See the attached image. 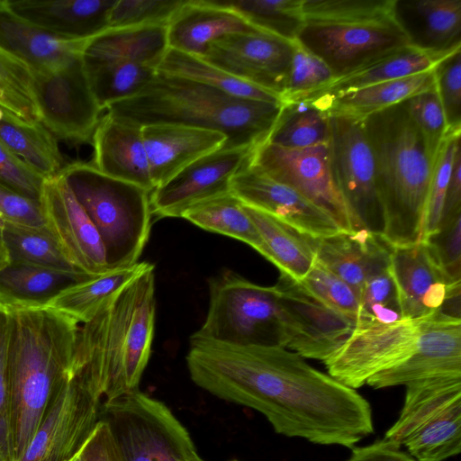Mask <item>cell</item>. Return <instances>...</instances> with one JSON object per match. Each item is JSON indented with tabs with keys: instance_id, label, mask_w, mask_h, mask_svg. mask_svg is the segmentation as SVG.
Returning a JSON list of instances; mask_svg holds the SVG:
<instances>
[{
	"instance_id": "836d02e7",
	"label": "cell",
	"mask_w": 461,
	"mask_h": 461,
	"mask_svg": "<svg viewBox=\"0 0 461 461\" xmlns=\"http://www.w3.org/2000/svg\"><path fill=\"white\" fill-rule=\"evenodd\" d=\"M444 58L409 45L349 74L334 78L325 87L303 100L309 101L323 95L358 89L422 73L432 69Z\"/></svg>"
},
{
	"instance_id": "be15d7a7",
	"label": "cell",
	"mask_w": 461,
	"mask_h": 461,
	"mask_svg": "<svg viewBox=\"0 0 461 461\" xmlns=\"http://www.w3.org/2000/svg\"><path fill=\"white\" fill-rule=\"evenodd\" d=\"M231 461H237V460H231Z\"/></svg>"
},
{
	"instance_id": "f546056e",
	"label": "cell",
	"mask_w": 461,
	"mask_h": 461,
	"mask_svg": "<svg viewBox=\"0 0 461 461\" xmlns=\"http://www.w3.org/2000/svg\"><path fill=\"white\" fill-rule=\"evenodd\" d=\"M433 85L432 68L422 73L358 89L323 95L309 101L327 114L363 119L400 104Z\"/></svg>"
},
{
	"instance_id": "5bb4252c",
	"label": "cell",
	"mask_w": 461,
	"mask_h": 461,
	"mask_svg": "<svg viewBox=\"0 0 461 461\" xmlns=\"http://www.w3.org/2000/svg\"><path fill=\"white\" fill-rule=\"evenodd\" d=\"M249 167L298 191L326 212L341 230H356L331 177L328 143L288 149L265 142L255 149Z\"/></svg>"
},
{
	"instance_id": "d4e9b609",
	"label": "cell",
	"mask_w": 461,
	"mask_h": 461,
	"mask_svg": "<svg viewBox=\"0 0 461 461\" xmlns=\"http://www.w3.org/2000/svg\"><path fill=\"white\" fill-rule=\"evenodd\" d=\"M91 143V164L98 171L149 192L154 190L141 127L106 113L101 117Z\"/></svg>"
},
{
	"instance_id": "2e32d148",
	"label": "cell",
	"mask_w": 461,
	"mask_h": 461,
	"mask_svg": "<svg viewBox=\"0 0 461 461\" xmlns=\"http://www.w3.org/2000/svg\"><path fill=\"white\" fill-rule=\"evenodd\" d=\"M283 314V347L303 358L327 360L356 322L331 310L285 274L275 285Z\"/></svg>"
},
{
	"instance_id": "ac0fdd59",
	"label": "cell",
	"mask_w": 461,
	"mask_h": 461,
	"mask_svg": "<svg viewBox=\"0 0 461 461\" xmlns=\"http://www.w3.org/2000/svg\"><path fill=\"white\" fill-rule=\"evenodd\" d=\"M294 42L264 32L232 33L212 41L200 58L282 100L288 83Z\"/></svg>"
},
{
	"instance_id": "7402d4cb",
	"label": "cell",
	"mask_w": 461,
	"mask_h": 461,
	"mask_svg": "<svg viewBox=\"0 0 461 461\" xmlns=\"http://www.w3.org/2000/svg\"><path fill=\"white\" fill-rule=\"evenodd\" d=\"M389 271L403 319H420L440 310L447 295L461 288L445 276L428 245L392 246Z\"/></svg>"
},
{
	"instance_id": "6da1fadb",
	"label": "cell",
	"mask_w": 461,
	"mask_h": 461,
	"mask_svg": "<svg viewBox=\"0 0 461 461\" xmlns=\"http://www.w3.org/2000/svg\"><path fill=\"white\" fill-rule=\"evenodd\" d=\"M185 360L194 384L260 412L277 434L352 448L374 432L366 398L285 348L234 346L192 335Z\"/></svg>"
},
{
	"instance_id": "7c38bea8",
	"label": "cell",
	"mask_w": 461,
	"mask_h": 461,
	"mask_svg": "<svg viewBox=\"0 0 461 461\" xmlns=\"http://www.w3.org/2000/svg\"><path fill=\"white\" fill-rule=\"evenodd\" d=\"M429 316L387 324L358 321L346 341L323 362L328 374L352 389L363 386L373 375L412 355Z\"/></svg>"
},
{
	"instance_id": "4316f807",
	"label": "cell",
	"mask_w": 461,
	"mask_h": 461,
	"mask_svg": "<svg viewBox=\"0 0 461 461\" xmlns=\"http://www.w3.org/2000/svg\"><path fill=\"white\" fill-rule=\"evenodd\" d=\"M392 246L361 229L317 238V259L358 293L374 275L389 268Z\"/></svg>"
},
{
	"instance_id": "f1b7e54d",
	"label": "cell",
	"mask_w": 461,
	"mask_h": 461,
	"mask_svg": "<svg viewBox=\"0 0 461 461\" xmlns=\"http://www.w3.org/2000/svg\"><path fill=\"white\" fill-rule=\"evenodd\" d=\"M87 40L67 41L39 29L0 0V48L32 72L57 69L79 57Z\"/></svg>"
},
{
	"instance_id": "816d5d0a",
	"label": "cell",
	"mask_w": 461,
	"mask_h": 461,
	"mask_svg": "<svg viewBox=\"0 0 461 461\" xmlns=\"http://www.w3.org/2000/svg\"><path fill=\"white\" fill-rule=\"evenodd\" d=\"M449 282L461 283V212L441 222L438 230L422 240Z\"/></svg>"
},
{
	"instance_id": "83f0119b",
	"label": "cell",
	"mask_w": 461,
	"mask_h": 461,
	"mask_svg": "<svg viewBox=\"0 0 461 461\" xmlns=\"http://www.w3.org/2000/svg\"><path fill=\"white\" fill-rule=\"evenodd\" d=\"M257 32L261 31L213 0H185L167 25L168 48L196 57L223 36Z\"/></svg>"
},
{
	"instance_id": "bcb514c9",
	"label": "cell",
	"mask_w": 461,
	"mask_h": 461,
	"mask_svg": "<svg viewBox=\"0 0 461 461\" xmlns=\"http://www.w3.org/2000/svg\"><path fill=\"white\" fill-rule=\"evenodd\" d=\"M406 110L420 131L429 153L435 160L449 133L444 111L434 85L403 101Z\"/></svg>"
},
{
	"instance_id": "94428289",
	"label": "cell",
	"mask_w": 461,
	"mask_h": 461,
	"mask_svg": "<svg viewBox=\"0 0 461 461\" xmlns=\"http://www.w3.org/2000/svg\"><path fill=\"white\" fill-rule=\"evenodd\" d=\"M68 461H84L81 455V450Z\"/></svg>"
},
{
	"instance_id": "277c9868",
	"label": "cell",
	"mask_w": 461,
	"mask_h": 461,
	"mask_svg": "<svg viewBox=\"0 0 461 461\" xmlns=\"http://www.w3.org/2000/svg\"><path fill=\"white\" fill-rule=\"evenodd\" d=\"M283 103L243 99L209 86L157 71L137 95L108 106L107 114L143 127L176 123L221 131L223 149L258 148L267 138Z\"/></svg>"
},
{
	"instance_id": "ab89813d",
	"label": "cell",
	"mask_w": 461,
	"mask_h": 461,
	"mask_svg": "<svg viewBox=\"0 0 461 461\" xmlns=\"http://www.w3.org/2000/svg\"><path fill=\"white\" fill-rule=\"evenodd\" d=\"M329 116L310 101L283 103L267 142L288 149L327 144Z\"/></svg>"
},
{
	"instance_id": "6f0895ef",
	"label": "cell",
	"mask_w": 461,
	"mask_h": 461,
	"mask_svg": "<svg viewBox=\"0 0 461 461\" xmlns=\"http://www.w3.org/2000/svg\"><path fill=\"white\" fill-rule=\"evenodd\" d=\"M347 461H417L401 447L381 439L364 447H353Z\"/></svg>"
},
{
	"instance_id": "9f6ffc18",
	"label": "cell",
	"mask_w": 461,
	"mask_h": 461,
	"mask_svg": "<svg viewBox=\"0 0 461 461\" xmlns=\"http://www.w3.org/2000/svg\"><path fill=\"white\" fill-rule=\"evenodd\" d=\"M84 461H124L106 422L100 419L81 448Z\"/></svg>"
},
{
	"instance_id": "1f68e13d",
	"label": "cell",
	"mask_w": 461,
	"mask_h": 461,
	"mask_svg": "<svg viewBox=\"0 0 461 461\" xmlns=\"http://www.w3.org/2000/svg\"><path fill=\"white\" fill-rule=\"evenodd\" d=\"M168 49L166 25L108 28L88 39L82 56L124 60L158 68Z\"/></svg>"
},
{
	"instance_id": "9c48e42d",
	"label": "cell",
	"mask_w": 461,
	"mask_h": 461,
	"mask_svg": "<svg viewBox=\"0 0 461 461\" xmlns=\"http://www.w3.org/2000/svg\"><path fill=\"white\" fill-rule=\"evenodd\" d=\"M403 406L384 439L417 461H444L461 451V376L411 383Z\"/></svg>"
},
{
	"instance_id": "f6af8a7d",
	"label": "cell",
	"mask_w": 461,
	"mask_h": 461,
	"mask_svg": "<svg viewBox=\"0 0 461 461\" xmlns=\"http://www.w3.org/2000/svg\"><path fill=\"white\" fill-rule=\"evenodd\" d=\"M333 79L332 71L323 60L294 41L288 83L282 95V103L303 100Z\"/></svg>"
},
{
	"instance_id": "f5cc1de1",
	"label": "cell",
	"mask_w": 461,
	"mask_h": 461,
	"mask_svg": "<svg viewBox=\"0 0 461 461\" xmlns=\"http://www.w3.org/2000/svg\"><path fill=\"white\" fill-rule=\"evenodd\" d=\"M44 179L0 143V187L39 200Z\"/></svg>"
},
{
	"instance_id": "cb8c5ba5",
	"label": "cell",
	"mask_w": 461,
	"mask_h": 461,
	"mask_svg": "<svg viewBox=\"0 0 461 461\" xmlns=\"http://www.w3.org/2000/svg\"><path fill=\"white\" fill-rule=\"evenodd\" d=\"M12 10L39 29L67 41L91 39L110 27L116 0H15Z\"/></svg>"
},
{
	"instance_id": "7dc6e473",
	"label": "cell",
	"mask_w": 461,
	"mask_h": 461,
	"mask_svg": "<svg viewBox=\"0 0 461 461\" xmlns=\"http://www.w3.org/2000/svg\"><path fill=\"white\" fill-rule=\"evenodd\" d=\"M460 133L461 131L449 132L437 154L430 179L421 240L434 233L440 224L454 159L460 149Z\"/></svg>"
},
{
	"instance_id": "484cf974",
	"label": "cell",
	"mask_w": 461,
	"mask_h": 461,
	"mask_svg": "<svg viewBox=\"0 0 461 461\" xmlns=\"http://www.w3.org/2000/svg\"><path fill=\"white\" fill-rule=\"evenodd\" d=\"M393 14L410 46L439 57L461 49L460 0H394Z\"/></svg>"
},
{
	"instance_id": "603a6c76",
	"label": "cell",
	"mask_w": 461,
	"mask_h": 461,
	"mask_svg": "<svg viewBox=\"0 0 461 461\" xmlns=\"http://www.w3.org/2000/svg\"><path fill=\"white\" fill-rule=\"evenodd\" d=\"M142 128V138L154 189L194 160L224 148L221 131L176 123Z\"/></svg>"
},
{
	"instance_id": "91938a15",
	"label": "cell",
	"mask_w": 461,
	"mask_h": 461,
	"mask_svg": "<svg viewBox=\"0 0 461 461\" xmlns=\"http://www.w3.org/2000/svg\"><path fill=\"white\" fill-rule=\"evenodd\" d=\"M10 263L8 251L4 239V221L0 217V271Z\"/></svg>"
},
{
	"instance_id": "44dd1931",
	"label": "cell",
	"mask_w": 461,
	"mask_h": 461,
	"mask_svg": "<svg viewBox=\"0 0 461 461\" xmlns=\"http://www.w3.org/2000/svg\"><path fill=\"white\" fill-rule=\"evenodd\" d=\"M230 191L244 204L273 215L313 238L328 237L341 230L326 212L298 191L249 166L232 178Z\"/></svg>"
},
{
	"instance_id": "f35d334b",
	"label": "cell",
	"mask_w": 461,
	"mask_h": 461,
	"mask_svg": "<svg viewBox=\"0 0 461 461\" xmlns=\"http://www.w3.org/2000/svg\"><path fill=\"white\" fill-rule=\"evenodd\" d=\"M157 71L190 79L235 97L282 103L281 98L271 92L239 79L200 57L173 49H167Z\"/></svg>"
},
{
	"instance_id": "e575fe53",
	"label": "cell",
	"mask_w": 461,
	"mask_h": 461,
	"mask_svg": "<svg viewBox=\"0 0 461 461\" xmlns=\"http://www.w3.org/2000/svg\"><path fill=\"white\" fill-rule=\"evenodd\" d=\"M153 267L152 264L143 261L128 267L109 269L67 286L45 305L71 317L79 324L85 323L105 298Z\"/></svg>"
},
{
	"instance_id": "9a60e30c",
	"label": "cell",
	"mask_w": 461,
	"mask_h": 461,
	"mask_svg": "<svg viewBox=\"0 0 461 461\" xmlns=\"http://www.w3.org/2000/svg\"><path fill=\"white\" fill-rule=\"evenodd\" d=\"M101 404L80 381L68 378L54 393L18 461L70 460L100 420Z\"/></svg>"
},
{
	"instance_id": "7a4b0ae2",
	"label": "cell",
	"mask_w": 461,
	"mask_h": 461,
	"mask_svg": "<svg viewBox=\"0 0 461 461\" xmlns=\"http://www.w3.org/2000/svg\"><path fill=\"white\" fill-rule=\"evenodd\" d=\"M14 461H18L71 368L80 324L45 304L4 299Z\"/></svg>"
},
{
	"instance_id": "8fae6325",
	"label": "cell",
	"mask_w": 461,
	"mask_h": 461,
	"mask_svg": "<svg viewBox=\"0 0 461 461\" xmlns=\"http://www.w3.org/2000/svg\"><path fill=\"white\" fill-rule=\"evenodd\" d=\"M330 169L355 230L383 231V211L372 149L362 119L328 114Z\"/></svg>"
},
{
	"instance_id": "ba28073f",
	"label": "cell",
	"mask_w": 461,
	"mask_h": 461,
	"mask_svg": "<svg viewBox=\"0 0 461 461\" xmlns=\"http://www.w3.org/2000/svg\"><path fill=\"white\" fill-rule=\"evenodd\" d=\"M208 285L207 315L193 336L234 346L283 347V314L275 285H257L230 269L212 276Z\"/></svg>"
},
{
	"instance_id": "52a82bcc",
	"label": "cell",
	"mask_w": 461,
	"mask_h": 461,
	"mask_svg": "<svg viewBox=\"0 0 461 461\" xmlns=\"http://www.w3.org/2000/svg\"><path fill=\"white\" fill-rule=\"evenodd\" d=\"M59 174L95 226L109 269L131 267L147 244L151 227L149 191L75 161Z\"/></svg>"
},
{
	"instance_id": "74e56055",
	"label": "cell",
	"mask_w": 461,
	"mask_h": 461,
	"mask_svg": "<svg viewBox=\"0 0 461 461\" xmlns=\"http://www.w3.org/2000/svg\"><path fill=\"white\" fill-rule=\"evenodd\" d=\"M182 218L205 230L242 241L262 256L265 253L258 229L243 203L231 192L196 203Z\"/></svg>"
},
{
	"instance_id": "c3c4849f",
	"label": "cell",
	"mask_w": 461,
	"mask_h": 461,
	"mask_svg": "<svg viewBox=\"0 0 461 461\" xmlns=\"http://www.w3.org/2000/svg\"><path fill=\"white\" fill-rule=\"evenodd\" d=\"M358 321L393 323L402 318L394 282L389 268L372 276L358 293ZM357 324V323H356Z\"/></svg>"
},
{
	"instance_id": "f907efd6",
	"label": "cell",
	"mask_w": 461,
	"mask_h": 461,
	"mask_svg": "<svg viewBox=\"0 0 461 461\" xmlns=\"http://www.w3.org/2000/svg\"><path fill=\"white\" fill-rule=\"evenodd\" d=\"M433 74L447 131H461V49L442 59Z\"/></svg>"
},
{
	"instance_id": "4fadbf2b",
	"label": "cell",
	"mask_w": 461,
	"mask_h": 461,
	"mask_svg": "<svg viewBox=\"0 0 461 461\" xmlns=\"http://www.w3.org/2000/svg\"><path fill=\"white\" fill-rule=\"evenodd\" d=\"M32 74L40 122L56 139L91 142L103 110L88 86L81 55L57 69Z\"/></svg>"
},
{
	"instance_id": "680465c9",
	"label": "cell",
	"mask_w": 461,
	"mask_h": 461,
	"mask_svg": "<svg viewBox=\"0 0 461 461\" xmlns=\"http://www.w3.org/2000/svg\"><path fill=\"white\" fill-rule=\"evenodd\" d=\"M461 212V149L456 154L446 194L441 222Z\"/></svg>"
},
{
	"instance_id": "d6986e66",
	"label": "cell",
	"mask_w": 461,
	"mask_h": 461,
	"mask_svg": "<svg viewBox=\"0 0 461 461\" xmlns=\"http://www.w3.org/2000/svg\"><path fill=\"white\" fill-rule=\"evenodd\" d=\"M256 149H221L190 163L150 193L151 214L182 218L196 203L231 192L232 178L249 165Z\"/></svg>"
},
{
	"instance_id": "d590c367",
	"label": "cell",
	"mask_w": 461,
	"mask_h": 461,
	"mask_svg": "<svg viewBox=\"0 0 461 461\" xmlns=\"http://www.w3.org/2000/svg\"><path fill=\"white\" fill-rule=\"evenodd\" d=\"M90 90L102 110L134 96L155 77V68L124 60L82 56Z\"/></svg>"
},
{
	"instance_id": "ee69618b",
	"label": "cell",
	"mask_w": 461,
	"mask_h": 461,
	"mask_svg": "<svg viewBox=\"0 0 461 461\" xmlns=\"http://www.w3.org/2000/svg\"><path fill=\"white\" fill-rule=\"evenodd\" d=\"M300 284L331 310L356 323L358 321L360 304L356 291L317 258Z\"/></svg>"
},
{
	"instance_id": "d6a6232c",
	"label": "cell",
	"mask_w": 461,
	"mask_h": 461,
	"mask_svg": "<svg viewBox=\"0 0 461 461\" xmlns=\"http://www.w3.org/2000/svg\"><path fill=\"white\" fill-rule=\"evenodd\" d=\"M0 143L45 178L66 166L56 137L41 122H28L2 106Z\"/></svg>"
},
{
	"instance_id": "4dcf8cb0",
	"label": "cell",
	"mask_w": 461,
	"mask_h": 461,
	"mask_svg": "<svg viewBox=\"0 0 461 461\" xmlns=\"http://www.w3.org/2000/svg\"><path fill=\"white\" fill-rule=\"evenodd\" d=\"M244 208L264 242L263 257L273 263L280 273L300 282L317 258V238L302 233L260 210L246 204Z\"/></svg>"
},
{
	"instance_id": "681fc988",
	"label": "cell",
	"mask_w": 461,
	"mask_h": 461,
	"mask_svg": "<svg viewBox=\"0 0 461 461\" xmlns=\"http://www.w3.org/2000/svg\"><path fill=\"white\" fill-rule=\"evenodd\" d=\"M185 0H116L110 27L167 25Z\"/></svg>"
},
{
	"instance_id": "7bdbcfd3",
	"label": "cell",
	"mask_w": 461,
	"mask_h": 461,
	"mask_svg": "<svg viewBox=\"0 0 461 461\" xmlns=\"http://www.w3.org/2000/svg\"><path fill=\"white\" fill-rule=\"evenodd\" d=\"M0 106L28 122H40L31 68L1 48Z\"/></svg>"
},
{
	"instance_id": "5b68a950",
	"label": "cell",
	"mask_w": 461,
	"mask_h": 461,
	"mask_svg": "<svg viewBox=\"0 0 461 461\" xmlns=\"http://www.w3.org/2000/svg\"><path fill=\"white\" fill-rule=\"evenodd\" d=\"M383 211L381 236L391 246L422 240L435 160L403 102L362 119Z\"/></svg>"
},
{
	"instance_id": "3957f363",
	"label": "cell",
	"mask_w": 461,
	"mask_h": 461,
	"mask_svg": "<svg viewBox=\"0 0 461 461\" xmlns=\"http://www.w3.org/2000/svg\"><path fill=\"white\" fill-rule=\"evenodd\" d=\"M154 267L105 298L80 324L72 377L98 400L139 390L155 330Z\"/></svg>"
},
{
	"instance_id": "e0dca14e",
	"label": "cell",
	"mask_w": 461,
	"mask_h": 461,
	"mask_svg": "<svg viewBox=\"0 0 461 461\" xmlns=\"http://www.w3.org/2000/svg\"><path fill=\"white\" fill-rule=\"evenodd\" d=\"M39 201L45 225L70 267L87 277L108 271L102 239L59 173L44 179Z\"/></svg>"
},
{
	"instance_id": "8992f818",
	"label": "cell",
	"mask_w": 461,
	"mask_h": 461,
	"mask_svg": "<svg viewBox=\"0 0 461 461\" xmlns=\"http://www.w3.org/2000/svg\"><path fill=\"white\" fill-rule=\"evenodd\" d=\"M394 0H332L304 20L296 41L319 57L334 78L409 46L395 20Z\"/></svg>"
},
{
	"instance_id": "8d00e7d4",
	"label": "cell",
	"mask_w": 461,
	"mask_h": 461,
	"mask_svg": "<svg viewBox=\"0 0 461 461\" xmlns=\"http://www.w3.org/2000/svg\"><path fill=\"white\" fill-rule=\"evenodd\" d=\"M87 278L75 271L10 262L0 271V296L19 303L45 304L62 289Z\"/></svg>"
},
{
	"instance_id": "11a10c76",
	"label": "cell",
	"mask_w": 461,
	"mask_h": 461,
	"mask_svg": "<svg viewBox=\"0 0 461 461\" xmlns=\"http://www.w3.org/2000/svg\"><path fill=\"white\" fill-rule=\"evenodd\" d=\"M0 217L17 225L41 228L45 221L39 200L0 187Z\"/></svg>"
},
{
	"instance_id": "ffe728a7",
	"label": "cell",
	"mask_w": 461,
	"mask_h": 461,
	"mask_svg": "<svg viewBox=\"0 0 461 461\" xmlns=\"http://www.w3.org/2000/svg\"><path fill=\"white\" fill-rule=\"evenodd\" d=\"M446 376H461V319L438 311L428 317L412 355L366 384L382 389Z\"/></svg>"
},
{
	"instance_id": "b9f144b4",
	"label": "cell",
	"mask_w": 461,
	"mask_h": 461,
	"mask_svg": "<svg viewBox=\"0 0 461 461\" xmlns=\"http://www.w3.org/2000/svg\"><path fill=\"white\" fill-rule=\"evenodd\" d=\"M4 239L10 262L75 271L46 226L34 228L4 221Z\"/></svg>"
},
{
	"instance_id": "db71d44e",
	"label": "cell",
	"mask_w": 461,
	"mask_h": 461,
	"mask_svg": "<svg viewBox=\"0 0 461 461\" xmlns=\"http://www.w3.org/2000/svg\"><path fill=\"white\" fill-rule=\"evenodd\" d=\"M8 316L0 301V461H14L11 403L6 375Z\"/></svg>"
},
{
	"instance_id": "6125c7cd",
	"label": "cell",
	"mask_w": 461,
	"mask_h": 461,
	"mask_svg": "<svg viewBox=\"0 0 461 461\" xmlns=\"http://www.w3.org/2000/svg\"><path fill=\"white\" fill-rule=\"evenodd\" d=\"M189 461H206L204 460L203 458H202L199 455H197L196 456H194V458H192L191 460Z\"/></svg>"
},
{
	"instance_id": "30bf717a",
	"label": "cell",
	"mask_w": 461,
	"mask_h": 461,
	"mask_svg": "<svg viewBox=\"0 0 461 461\" xmlns=\"http://www.w3.org/2000/svg\"><path fill=\"white\" fill-rule=\"evenodd\" d=\"M100 418L124 461H189L199 455L172 411L140 389L102 402Z\"/></svg>"
},
{
	"instance_id": "60d3db41",
	"label": "cell",
	"mask_w": 461,
	"mask_h": 461,
	"mask_svg": "<svg viewBox=\"0 0 461 461\" xmlns=\"http://www.w3.org/2000/svg\"><path fill=\"white\" fill-rule=\"evenodd\" d=\"M229 8L258 31L296 41L304 24L303 0H213Z\"/></svg>"
}]
</instances>
